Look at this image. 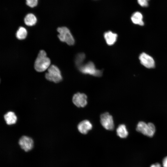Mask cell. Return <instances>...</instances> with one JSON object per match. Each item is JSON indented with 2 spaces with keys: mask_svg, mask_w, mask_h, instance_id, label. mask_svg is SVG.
I'll list each match as a JSON object with an SVG mask.
<instances>
[{
  "mask_svg": "<svg viewBox=\"0 0 167 167\" xmlns=\"http://www.w3.org/2000/svg\"><path fill=\"white\" fill-rule=\"evenodd\" d=\"M51 61L47 55L46 52L43 50H41L34 63V68L37 72H42L48 69L50 66Z\"/></svg>",
  "mask_w": 167,
  "mask_h": 167,
  "instance_id": "cell-1",
  "label": "cell"
},
{
  "mask_svg": "<svg viewBox=\"0 0 167 167\" xmlns=\"http://www.w3.org/2000/svg\"><path fill=\"white\" fill-rule=\"evenodd\" d=\"M57 31L59 34L58 36L59 40L69 45H73L75 41L69 29L66 27H58Z\"/></svg>",
  "mask_w": 167,
  "mask_h": 167,
  "instance_id": "cell-2",
  "label": "cell"
},
{
  "mask_svg": "<svg viewBox=\"0 0 167 167\" xmlns=\"http://www.w3.org/2000/svg\"><path fill=\"white\" fill-rule=\"evenodd\" d=\"M45 74L46 79L49 81L58 83L62 80V77L59 68L56 66L52 65L47 69Z\"/></svg>",
  "mask_w": 167,
  "mask_h": 167,
  "instance_id": "cell-3",
  "label": "cell"
},
{
  "mask_svg": "<svg viewBox=\"0 0 167 167\" xmlns=\"http://www.w3.org/2000/svg\"><path fill=\"white\" fill-rule=\"evenodd\" d=\"M77 68L82 73L96 77L101 76L102 73V71L97 69L94 63L92 62L83 64Z\"/></svg>",
  "mask_w": 167,
  "mask_h": 167,
  "instance_id": "cell-4",
  "label": "cell"
},
{
  "mask_svg": "<svg viewBox=\"0 0 167 167\" xmlns=\"http://www.w3.org/2000/svg\"><path fill=\"white\" fill-rule=\"evenodd\" d=\"M136 130L144 135L152 137L155 133L156 128L154 125L152 123L147 124L144 122L140 121L137 124Z\"/></svg>",
  "mask_w": 167,
  "mask_h": 167,
  "instance_id": "cell-5",
  "label": "cell"
},
{
  "mask_svg": "<svg viewBox=\"0 0 167 167\" xmlns=\"http://www.w3.org/2000/svg\"><path fill=\"white\" fill-rule=\"evenodd\" d=\"M100 121L102 126L108 130H113L114 124L112 116L108 113L102 114L100 117Z\"/></svg>",
  "mask_w": 167,
  "mask_h": 167,
  "instance_id": "cell-6",
  "label": "cell"
},
{
  "mask_svg": "<svg viewBox=\"0 0 167 167\" xmlns=\"http://www.w3.org/2000/svg\"><path fill=\"white\" fill-rule=\"evenodd\" d=\"M18 143L20 148L25 152L30 151L33 146L32 139L26 136H22L19 140Z\"/></svg>",
  "mask_w": 167,
  "mask_h": 167,
  "instance_id": "cell-7",
  "label": "cell"
},
{
  "mask_svg": "<svg viewBox=\"0 0 167 167\" xmlns=\"http://www.w3.org/2000/svg\"><path fill=\"white\" fill-rule=\"evenodd\" d=\"M87 96L85 94L78 92L73 96L72 101L74 105L77 107H84L87 104Z\"/></svg>",
  "mask_w": 167,
  "mask_h": 167,
  "instance_id": "cell-8",
  "label": "cell"
},
{
  "mask_svg": "<svg viewBox=\"0 0 167 167\" xmlns=\"http://www.w3.org/2000/svg\"><path fill=\"white\" fill-rule=\"evenodd\" d=\"M139 59L141 63L146 68H151L155 66V62L153 58L145 53L141 54Z\"/></svg>",
  "mask_w": 167,
  "mask_h": 167,
  "instance_id": "cell-9",
  "label": "cell"
},
{
  "mask_svg": "<svg viewBox=\"0 0 167 167\" xmlns=\"http://www.w3.org/2000/svg\"><path fill=\"white\" fill-rule=\"evenodd\" d=\"M92 125L89 121L84 120L79 123L77 127L80 133L83 134H86L92 129Z\"/></svg>",
  "mask_w": 167,
  "mask_h": 167,
  "instance_id": "cell-10",
  "label": "cell"
},
{
  "mask_svg": "<svg viewBox=\"0 0 167 167\" xmlns=\"http://www.w3.org/2000/svg\"><path fill=\"white\" fill-rule=\"evenodd\" d=\"M104 36L107 44L111 46L116 42L118 35L111 31H108L104 33Z\"/></svg>",
  "mask_w": 167,
  "mask_h": 167,
  "instance_id": "cell-11",
  "label": "cell"
},
{
  "mask_svg": "<svg viewBox=\"0 0 167 167\" xmlns=\"http://www.w3.org/2000/svg\"><path fill=\"white\" fill-rule=\"evenodd\" d=\"M4 118L6 123L8 125L15 124L17 121V117L15 113L12 111L8 112L4 115Z\"/></svg>",
  "mask_w": 167,
  "mask_h": 167,
  "instance_id": "cell-12",
  "label": "cell"
},
{
  "mask_svg": "<svg viewBox=\"0 0 167 167\" xmlns=\"http://www.w3.org/2000/svg\"><path fill=\"white\" fill-rule=\"evenodd\" d=\"M131 19L134 24L140 26H143L144 25L143 15L139 12L137 11L134 12L132 15Z\"/></svg>",
  "mask_w": 167,
  "mask_h": 167,
  "instance_id": "cell-13",
  "label": "cell"
},
{
  "mask_svg": "<svg viewBox=\"0 0 167 167\" xmlns=\"http://www.w3.org/2000/svg\"><path fill=\"white\" fill-rule=\"evenodd\" d=\"M24 22L27 26H32L36 23L37 19L36 16L33 14H27L24 18Z\"/></svg>",
  "mask_w": 167,
  "mask_h": 167,
  "instance_id": "cell-14",
  "label": "cell"
},
{
  "mask_svg": "<svg viewBox=\"0 0 167 167\" xmlns=\"http://www.w3.org/2000/svg\"><path fill=\"white\" fill-rule=\"evenodd\" d=\"M116 132L117 135L121 138H126L128 135L126 126L124 124H121L118 126Z\"/></svg>",
  "mask_w": 167,
  "mask_h": 167,
  "instance_id": "cell-15",
  "label": "cell"
},
{
  "mask_svg": "<svg viewBox=\"0 0 167 167\" xmlns=\"http://www.w3.org/2000/svg\"><path fill=\"white\" fill-rule=\"evenodd\" d=\"M26 29L23 27H20L16 33V36L19 40H23L26 37L27 35Z\"/></svg>",
  "mask_w": 167,
  "mask_h": 167,
  "instance_id": "cell-16",
  "label": "cell"
},
{
  "mask_svg": "<svg viewBox=\"0 0 167 167\" xmlns=\"http://www.w3.org/2000/svg\"><path fill=\"white\" fill-rule=\"evenodd\" d=\"M85 58V55L84 53H79L77 54L75 59V63L77 68L83 64Z\"/></svg>",
  "mask_w": 167,
  "mask_h": 167,
  "instance_id": "cell-17",
  "label": "cell"
},
{
  "mask_svg": "<svg viewBox=\"0 0 167 167\" xmlns=\"http://www.w3.org/2000/svg\"><path fill=\"white\" fill-rule=\"evenodd\" d=\"M38 0H26V4L32 8L36 6Z\"/></svg>",
  "mask_w": 167,
  "mask_h": 167,
  "instance_id": "cell-18",
  "label": "cell"
},
{
  "mask_svg": "<svg viewBox=\"0 0 167 167\" xmlns=\"http://www.w3.org/2000/svg\"><path fill=\"white\" fill-rule=\"evenodd\" d=\"M149 0H137L138 3L141 6L147 7L148 5Z\"/></svg>",
  "mask_w": 167,
  "mask_h": 167,
  "instance_id": "cell-19",
  "label": "cell"
},
{
  "mask_svg": "<svg viewBox=\"0 0 167 167\" xmlns=\"http://www.w3.org/2000/svg\"><path fill=\"white\" fill-rule=\"evenodd\" d=\"M162 165L163 167H167V156L163 159Z\"/></svg>",
  "mask_w": 167,
  "mask_h": 167,
  "instance_id": "cell-20",
  "label": "cell"
},
{
  "mask_svg": "<svg viewBox=\"0 0 167 167\" xmlns=\"http://www.w3.org/2000/svg\"><path fill=\"white\" fill-rule=\"evenodd\" d=\"M150 167H162L161 165L158 163H156L152 165Z\"/></svg>",
  "mask_w": 167,
  "mask_h": 167,
  "instance_id": "cell-21",
  "label": "cell"
}]
</instances>
